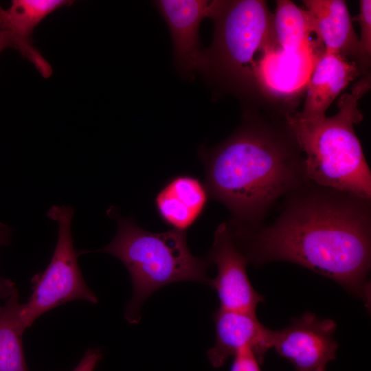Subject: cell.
<instances>
[{
  "label": "cell",
  "mask_w": 371,
  "mask_h": 371,
  "mask_svg": "<svg viewBox=\"0 0 371 371\" xmlns=\"http://www.w3.org/2000/svg\"><path fill=\"white\" fill-rule=\"evenodd\" d=\"M233 236L256 265L295 263L370 303V199L308 181L286 197L274 223Z\"/></svg>",
  "instance_id": "6da1fadb"
},
{
  "label": "cell",
  "mask_w": 371,
  "mask_h": 371,
  "mask_svg": "<svg viewBox=\"0 0 371 371\" xmlns=\"http://www.w3.org/2000/svg\"><path fill=\"white\" fill-rule=\"evenodd\" d=\"M289 113L272 101L243 106L239 127L218 145L199 150L210 197L229 211L234 234L260 226L277 200L309 181L286 122Z\"/></svg>",
  "instance_id": "7a4b0ae2"
},
{
  "label": "cell",
  "mask_w": 371,
  "mask_h": 371,
  "mask_svg": "<svg viewBox=\"0 0 371 371\" xmlns=\"http://www.w3.org/2000/svg\"><path fill=\"white\" fill-rule=\"evenodd\" d=\"M370 88L369 73L342 95L337 113L330 117L303 118L297 110L287 114L310 182L371 199V172L354 128L363 118L359 100Z\"/></svg>",
  "instance_id": "3957f363"
},
{
  "label": "cell",
  "mask_w": 371,
  "mask_h": 371,
  "mask_svg": "<svg viewBox=\"0 0 371 371\" xmlns=\"http://www.w3.org/2000/svg\"><path fill=\"white\" fill-rule=\"evenodd\" d=\"M210 18L213 40L202 51L199 71L220 91L238 97L243 106L261 102L258 64L273 27L266 1L217 0Z\"/></svg>",
  "instance_id": "277c9868"
},
{
  "label": "cell",
  "mask_w": 371,
  "mask_h": 371,
  "mask_svg": "<svg viewBox=\"0 0 371 371\" xmlns=\"http://www.w3.org/2000/svg\"><path fill=\"white\" fill-rule=\"evenodd\" d=\"M116 235L97 251L111 254L127 269L133 284V295L126 305L125 319L137 324L144 302L160 288L177 282L194 281L210 286L207 258L192 255L186 232L170 229L151 232L140 227L131 217L115 216Z\"/></svg>",
  "instance_id": "5b68a950"
},
{
  "label": "cell",
  "mask_w": 371,
  "mask_h": 371,
  "mask_svg": "<svg viewBox=\"0 0 371 371\" xmlns=\"http://www.w3.org/2000/svg\"><path fill=\"white\" fill-rule=\"evenodd\" d=\"M74 213L71 207L57 205L47 214L58 225V238L48 266L32 278V294L22 304L21 316L25 329L45 313L65 302L84 300L96 304L98 301L78 266L71 232Z\"/></svg>",
  "instance_id": "8992f818"
},
{
  "label": "cell",
  "mask_w": 371,
  "mask_h": 371,
  "mask_svg": "<svg viewBox=\"0 0 371 371\" xmlns=\"http://www.w3.org/2000/svg\"><path fill=\"white\" fill-rule=\"evenodd\" d=\"M207 260L216 265V276L210 286L216 291L220 308L256 313L264 302L251 284L247 273L249 260L234 240L227 223H222L214 234V243Z\"/></svg>",
  "instance_id": "52a82bcc"
},
{
  "label": "cell",
  "mask_w": 371,
  "mask_h": 371,
  "mask_svg": "<svg viewBox=\"0 0 371 371\" xmlns=\"http://www.w3.org/2000/svg\"><path fill=\"white\" fill-rule=\"evenodd\" d=\"M336 323L306 312L282 330H275L273 347L296 371H325L335 359Z\"/></svg>",
  "instance_id": "ba28073f"
},
{
  "label": "cell",
  "mask_w": 371,
  "mask_h": 371,
  "mask_svg": "<svg viewBox=\"0 0 371 371\" xmlns=\"http://www.w3.org/2000/svg\"><path fill=\"white\" fill-rule=\"evenodd\" d=\"M216 341L207 351V358L214 368L223 366L230 357L243 348H250L259 363L273 347L275 330L264 326L256 313L223 309L214 311Z\"/></svg>",
  "instance_id": "9c48e42d"
},
{
  "label": "cell",
  "mask_w": 371,
  "mask_h": 371,
  "mask_svg": "<svg viewBox=\"0 0 371 371\" xmlns=\"http://www.w3.org/2000/svg\"><path fill=\"white\" fill-rule=\"evenodd\" d=\"M217 0H158L154 3L169 28L176 63L184 74L199 71V25L211 17Z\"/></svg>",
  "instance_id": "30bf717a"
},
{
  "label": "cell",
  "mask_w": 371,
  "mask_h": 371,
  "mask_svg": "<svg viewBox=\"0 0 371 371\" xmlns=\"http://www.w3.org/2000/svg\"><path fill=\"white\" fill-rule=\"evenodd\" d=\"M302 3L324 52L345 57L368 71L370 60L362 52L346 1L303 0Z\"/></svg>",
  "instance_id": "8fae6325"
},
{
  "label": "cell",
  "mask_w": 371,
  "mask_h": 371,
  "mask_svg": "<svg viewBox=\"0 0 371 371\" xmlns=\"http://www.w3.org/2000/svg\"><path fill=\"white\" fill-rule=\"evenodd\" d=\"M365 74L368 71L355 62L323 52L307 82L303 109L297 111L298 115L307 119L326 115L329 106L350 82Z\"/></svg>",
  "instance_id": "7c38bea8"
},
{
  "label": "cell",
  "mask_w": 371,
  "mask_h": 371,
  "mask_svg": "<svg viewBox=\"0 0 371 371\" xmlns=\"http://www.w3.org/2000/svg\"><path fill=\"white\" fill-rule=\"evenodd\" d=\"M210 195L197 177L179 175L170 178L155 198L161 221L172 229L187 232L202 216Z\"/></svg>",
  "instance_id": "4fadbf2b"
},
{
  "label": "cell",
  "mask_w": 371,
  "mask_h": 371,
  "mask_svg": "<svg viewBox=\"0 0 371 371\" xmlns=\"http://www.w3.org/2000/svg\"><path fill=\"white\" fill-rule=\"evenodd\" d=\"M71 3L68 0H13L6 10L0 5V28L13 36L16 41L15 49L29 60L45 78L51 75L52 67L32 45V34L49 14Z\"/></svg>",
  "instance_id": "5bb4252c"
},
{
  "label": "cell",
  "mask_w": 371,
  "mask_h": 371,
  "mask_svg": "<svg viewBox=\"0 0 371 371\" xmlns=\"http://www.w3.org/2000/svg\"><path fill=\"white\" fill-rule=\"evenodd\" d=\"M21 307L17 289L0 306V371H29L22 344L25 328Z\"/></svg>",
  "instance_id": "9a60e30c"
},
{
  "label": "cell",
  "mask_w": 371,
  "mask_h": 371,
  "mask_svg": "<svg viewBox=\"0 0 371 371\" xmlns=\"http://www.w3.org/2000/svg\"><path fill=\"white\" fill-rule=\"evenodd\" d=\"M359 23L360 46L364 56L370 60L371 55V1H359V12L355 17Z\"/></svg>",
  "instance_id": "2e32d148"
},
{
  "label": "cell",
  "mask_w": 371,
  "mask_h": 371,
  "mask_svg": "<svg viewBox=\"0 0 371 371\" xmlns=\"http://www.w3.org/2000/svg\"><path fill=\"white\" fill-rule=\"evenodd\" d=\"M254 353L250 348H243L234 356L230 371H261Z\"/></svg>",
  "instance_id": "e0dca14e"
},
{
  "label": "cell",
  "mask_w": 371,
  "mask_h": 371,
  "mask_svg": "<svg viewBox=\"0 0 371 371\" xmlns=\"http://www.w3.org/2000/svg\"><path fill=\"white\" fill-rule=\"evenodd\" d=\"M11 236L10 227L0 222V248L10 243ZM16 289L15 284L12 281L0 277V298L7 299Z\"/></svg>",
  "instance_id": "ac0fdd59"
},
{
  "label": "cell",
  "mask_w": 371,
  "mask_h": 371,
  "mask_svg": "<svg viewBox=\"0 0 371 371\" xmlns=\"http://www.w3.org/2000/svg\"><path fill=\"white\" fill-rule=\"evenodd\" d=\"M102 357V353L98 348L87 350L78 364L72 371H94Z\"/></svg>",
  "instance_id": "d6986e66"
},
{
  "label": "cell",
  "mask_w": 371,
  "mask_h": 371,
  "mask_svg": "<svg viewBox=\"0 0 371 371\" xmlns=\"http://www.w3.org/2000/svg\"><path fill=\"white\" fill-rule=\"evenodd\" d=\"M16 41L12 35L0 28V53L5 49L8 47H12L15 49Z\"/></svg>",
  "instance_id": "ffe728a7"
}]
</instances>
